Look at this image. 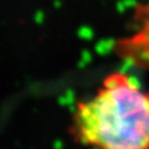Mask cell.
Returning <instances> with one entry per match:
<instances>
[{"instance_id":"obj_1","label":"cell","mask_w":149,"mask_h":149,"mask_svg":"<svg viewBox=\"0 0 149 149\" xmlns=\"http://www.w3.org/2000/svg\"><path fill=\"white\" fill-rule=\"evenodd\" d=\"M70 129L92 149H149V91L127 73L107 74L90 98L74 106Z\"/></svg>"}]
</instances>
